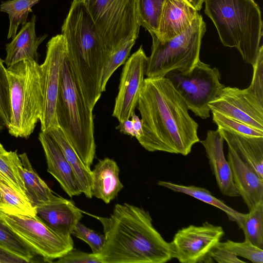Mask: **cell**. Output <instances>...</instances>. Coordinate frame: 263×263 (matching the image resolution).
Listing matches in <instances>:
<instances>
[{"mask_svg":"<svg viewBox=\"0 0 263 263\" xmlns=\"http://www.w3.org/2000/svg\"><path fill=\"white\" fill-rule=\"evenodd\" d=\"M61 32L74 81L93 110L102 93V75L111 53L97 29L85 0H73Z\"/></svg>","mask_w":263,"mask_h":263,"instance_id":"obj_3","label":"cell"},{"mask_svg":"<svg viewBox=\"0 0 263 263\" xmlns=\"http://www.w3.org/2000/svg\"><path fill=\"white\" fill-rule=\"evenodd\" d=\"M224 141L217 129L208 130L205 139L200 142L205 149L211 169L221 193L231 197L240 196L234 182L231 167L224 156Z\"/></svg>","mask_w":263,"mask_h":263,"instance_id":"obj_15","label":"cell"},{"mask_svg":"<svg viewBox=\"0 0 263 263\" xmlns=\"http://www.w3.org/2000/svg\"><path fill=\"white\" fill-rule=\"evenodd\" d=\"M92 110L85 101L74 81L66 56L61 68L57 103L58 123L59 127L89 169L96 148Z\"/></svg>","mask_w":263,"mask_h":263,"instance_id":"obj_5","label":"cell"},{"mask_svg":"<svg viewBox=\"0 0 263 263\" xmlns=\"http://www.w3.org/2000/svg\"><path fill=\"white\" fill-rule=\"evenodd\" d=\"M205 14L213 22L225 47L235 48L253 65L262 36L259 6L254 0H204Z\"/></svg>","mask_w":263,"mask_h":263,"instance_id":"obj_4","label":"cell"},{"mask_svg":"<svg viewBox=\"0 0 263 263\" xmlns=\"http://www.w3.org/2000/svg\"><path fill=\"white\" fill-rule=\"evenodd\" d=\"M135 42L134 40L129 41L110 54L102 75L101 89L102 92L105 91L107 82L113 73L124 64Z\"/></svg>","mask_w":263,"mask_h":263,"instance_id":"obj_32","label":"cell"},{"mask_svg":"<svg viewBox=\"0 0 263 263\" xmlns=\"http://www.w3.org/2000/svg\"><path fill=\"white\" fill-rule=\"evenodd\" d=\"M137 105L143 129L137 140L146 150L186 156L200 141L198 123L165 77L144 79Z\"/></svg>","mask_w":263,"mask_h":263,"instance_id":"obj_1","label":"cell"},{"mask_svg":"<svg viewBox=\"0 0 263 263\" xmlns=\"http://www.w3.org/2000/svg\"><path fill=\"white\" fill-rule=\"evenodd\" d=\"M131 120L133 123V126L135 133V138L138 140L143 135L142 121L137 116L135 111L133 112L130 116Z\"/></svg>","mask_w":263,"mask_h":263,"instance_id":"obj_40","label":"cell"},{"mask_svg":"<svg viewBox=\"0 0 263 263\" xmlns=\"http://www.w3.org/2000/svg\"><path fill=\"white\" fill-rule=\"evenodd\" d=\"M147 60L148 57L141 45L124 64L112 112V116L117 118L119 123L130 118L137 106L146 73Z\"/></svg>","mask_w":263,"mask_h":263,"instance_id":"obj_14","label":"cell"},{"mask_svg":"<svg viewBox=\"0 0 263 263\" xmlns=\"http://www.w3.org/2000/svg\"><path fill=\"white\" fill-rule=\"evenodd\" d=\"M228 147L263 180V137H248L218 127Z\"/></svg>","mask_w":263,"mask_h":263,"instance_id":"obj_22","label":"cell"},{"mask_svg":"<svg viewBox=\"0 0 263 263\" xmlns=\"http://www.w3.org/2000/svg\"><path fill=\"white\" fill-rule=\"evenodd\" d=\"M210 257L219 263L246 262L240 259L233 252L217 245L210 252Z\"/></svg>","mask_w":263,"mask_h":263,"instance_id":"obj_38","label":"cell"},{"mask_svg":"<svg viewBox=\"0 0 263 263\" xmlns=\"http://www.w3.org/2000/svg\"><path fill=\"white\" fill-rule=\"evenodd\" d=\"M91 216L103 229L104 245L96 254L101 263H164L172 259L170 243L143 208L118 203L109 217Z\"/></svg>","mask_w":263,"mask_h":263,"instance_id":"obj_2","label":"cell"},{"mask_svg":"<svg viewBox=\"0 0 263 263\" xmlns=\"http://www.w3.org/2000/svg\"><path fill=\"white\" fill-rule=\"evenodd\" d=\"M18 157L17 151H7L4 154H0V174L17 191L26 197L24 184L16 165V161Z\"/></svg>","mask_w":263,"mask_h":263,"instance_id":"obj_31","label":"cell"},{"mask_svg":"<svg viewBox=\"0 0 263 263\" xmlns=\"http://www.w3.org/2000/svg\"><path fill=\"white\" fill-rule=\"evenodd\" d=\"M71 235L87 243L94 254L99 253L104 242V235L87 228L80 221L73 229Z\"/></svg>","mask_w":263,"mask_h":263,"instance_id":"obj_36","label":"cell"},{"mask_svg":"<svg viewBox=\"0 0 263 263\" xmlns=\"http://www.w3.org/2000/svg\"><path fill=\"white\" fill-rule=\"evenodd\" d=\"M7 152L3 145L0 142V154H4Z\"/></svg>","mask_w":263,"mask_h":263,"instance_id":"obj_43","label":"cell"},{"mask_svg":"<svg viewBox=\"0 0 263 263\" xmlns=\"http://www.w3.org/2000/svg\"><path fill=\"white\" fill-rule=\"evenodd\" d=\"M4 125V124L3 123V122L2 121H0V132L3 129Z\"/></svg>","mask_w":263,"mask_h":263,"instance_id":"obj_44","label":"cell"},{"mask_svg":"<svg viewBox=\"0 0 263 263\" xmlns=\"http://www.w3.org/2000/svg\"><path fill=\"white\" fill-rule=\"evenodd\" d=\"M46 47L45 60L40 65L43 106L40 121L41 132L47 133L59 127L57 103L61 68L66 56L67 48L65 39L61 34L53 36Z\"/></svg>","mask_w":263,"mask_h":263,"instance_id":"obj_12","label":"cell"},{"mask_svg":"<svg viewBox=\"0 0 263 263\" xmlns=\"http://www.w3.org/2000/svg\"><path fill=\"white\" fill-rule=\"evenodd\" d=\"M227 157L236 187L250 211L263 201V180L229 147Z\"/></svg>","mask_w":263,"mask_h":263,"instance_id":"obj_18","label":"cell"},{"mask_svg":"<svg viewBox=\"0 0 263 263\" xmlns=\"http://www.w3.org/2000/svg\"><path fill=\"white\" fill-rule=\"evenodd\" d=\"M47 134L57 142L70 165L79 183L80 190L87 198H91V171L86 167L63 132L59 127Z\"/></svg>","mask_w":263,"mask_h":263,"instance_id":"obj_24","label":"cell"},{"mask_svg":"<svg viewBox=\"0 0 263 263\" xmlns=\"http://www.w3.org/2000/svg\"><path fill=\"white\" fill-rule=\"evenodd\" d=\"M165 0H137L139 24L149 33L158 34Z\"/></svg>","mask_w":263,"mask_h":263,"instance_id":"obj_29","label":"cell"},{"mask_svg":"<svg viewBox=\"0 0 263 263\" xmlns=\"http://www.w3.org/2000/svg\"><path fill=\"white\" fill-rule=\"evenodd\" d=\"M59 263H101L96 254L72 249L55 261Z\"/></svg>","mask_w":263,"mask_h":263,"instance_id":"obj_37","label":"cell"},{"mask_svg":"<svg viewBox=\"0 0 263 263\" xmlns=\"http://www.w3.org/2000/svg\"><path fill=\"white\" fill-rule=\"evenodd\" d=\"M0 247L25 259L33 260L35 252L0 217Z\"/></svg>","mask_w":263,"mask_h":263,"instance_id":"obj_30","label":"cell"},{"mask_svg":"<svg viewBox=\"0 0 263 263\" xmlns=\"http://www.w3.org/2000/svg\"><path fill=\"white\" fill-rule=\"evenodd\" d=\"M218 246L227 249L237 256L243 257L253 263L263 262V249H260L250 241L235 242L230 240L223 242H219Z\"/></svg>","mask_w":263,"mask_h":263,"instance_id":"obj_34","label":"cell"},{"mask_svg":"<svg viewBox=\"0 0 263 263\" xmlns=\"http://www.w3.org/2000/svg\"><path fill=\"white\" fill-rule=\"evenodd\" d=\"M224 234L221 226L208 222L179 230L170 243L172 258L182 263L213 262L212 250Z\"/></svg>","mask_w":263,"mask_h":263,"instance_id":"obj_13","label":"cell"},{"mask_svg":"<svg viewBox=\"0 0 263 263\" xmlns=\"http://www.w3.org/2000/svg\"><path fill=\"white\" fill-rule=\"evenodd\" d=\"M253 66L249 86L241 89L224 87L210 102L212 112H217L263 130V46Z\"/></svg>","mask_w":263,"mask_h":263,"instance_id":"obj_8","label":"cell"},{"mask_svg":"<svg viewBox=\"0 0 263 263\" xmlns=\"http://www.w3.org/2000/svg\"><path fill=\"white\" fill-rule=\"evenodd\" d=\"M36 17L33 15L19 32L6 45V57L4 60L7 68L24 60L37 62V49L47 34L37 36L35 31Z\"/></svg>","mask_w":263,"mask_h":263,"instance_id":"obj_20","label":"cell"},{"mask_svg":"<svg viewBox=\"0 0 263 263\" xmlns=\"http://www.w3.org/2000/svg\"><path fill=\"white\" fill-rule=\"evenodd\" d=\"M184 100L189 110L205 119L210 117L209 103L225 87L221 83L219 70L200 60L190 72L173 70L165 76Z\"/></svg>","mask_w":263,"mask_h":263,"instance_id":"obj_10","label":"cell"},{"mask_svg":"<svg viewBox=\"0 0 263 263\" xmlns=\"http://www.w3.org/2000/svg\"><path fill=\"white\" fill-rule=\"evenodd\" d=\"M28 262L25 259L0 247V263Z\"/></svg>","mask_w":263,"mask_h":263,"instance_id":"obj_39","label":"cell"},{"mask_svg":"<svg viewBox=\"0 0 263 263\" xmlns=\"http://www.w3.org/2000/svg\"><path fill=\"white\" fill-rule=\"evenodd\" d=\"M39 140L45 153L47 172L56 179L69 197L81 194L74 172L57 142L43 132L40 133Z\"/></svg>","mask_w":263,"mask_h":263,"instance_id":"obj_17","label":"cell"},{"mask_svg":"<svg viewBox=\"0 0 263 263\" xmlns=\"http://www.w3.org/2000/svg\"><path fill=\"white\" fill-rule=\"evenodd\" d=\"M186 0H165L157 37L170 40L183 32L199 14Z\"/></svg>","mask_w":263,"mask_h":263,"instance_id":"obj_19","label":"cell"},{"mask_svg":"<svg viewBox=\"0 0 263 263\" xmlns=\"http://www.w3.org/2000/svg\"><path fill=\"white\" fill-rule=\"evenodd\" d=\"M0 58V119L7 127L11 116L10 86L7 68Z\"/></svg>","mask_w":263,"mask_h":263,"instance_id":"obj_35","label":"cell"},{"mask_svg":"<svg viewBox=\"0 0 263 263\" xmlns=\"http://www.w3.org/2000/svg\"><path fill=\"white\" fill-rule=\"evenodd\" d=\"M238 226L244 233L245 240L263 249V201L248 213H243Z\"/></svg>","mask_w":263,"mask_h":263,"instance_id":"obj_28","label":"cell"},{"mask_svg":"<svg viewBox=\"0 0 263 263\" xmlns=\"http://www.w3.org/2000/svg\"><path fill=\"white\" fill-rule=\"evenodd\" d=\"M197 11H199L202 7L204 0H186Z\"/></svg>","mask_w":263,"mask_h":263,"instance_id":"obj_42","label":"cell"},{"mask_svg":"<svg viewBox=\"0 0 263 263\" xmlns=\"http://www.w3.org/2000/svg\"><path fill=\"white\" fill-rule=\"evenodd\" d=\"M10 86V135L28 138L41 118L43 97L41 68L37 62L20 61L7 68Z\"/></svg>","mask_w":263,"mask_h":263,"instance_id":"obj_6","label":"cell"},{"mask_svg":"<svg viewBox=\"0 0 263 263\" xmlns=\"http://www.w3.org/2000/svg\"><path fill=\"white\" fill-rule=\"evenodd\" d=\"M18 156L16 165L24 184L27 199L35 208L49 202L55 195L34 171L26 153Z\"/></svg>","mask_w":263,"mask_h":263,"instance_id":"obj_23","label":"cell"},{"mask_svg":"<svg viewBox=\"0 0 263 263\" xmlns=\"http://www.w3.org/2000/svg\"><path fill=\"white\" fill-rule=\"evenodd\" d=\"M36 216L54 231L66 237L83 217L82 211L73 202L55 195L48 203L35 207Z\"/></svg>","mask_w":263,"mask_h":263,"instance_id":"obj_16","label":"cell"},{"mask_svg":"<svg viewBox=\"0 0 263 263\" xmlns=\"http://www.w3.org/2000/svg\"><path fill=\"white\" fill-rule=\"evenodd\" d=\"M0 212L8 215L36 216L35 208L1 174Z\"/></svg>","mask_w":263,"mask_h":263,"instance_id":"obj_25","label":"cell"},{"mask_svg":"<svg viewBox=\"0 0 263 263\" xmlns=\"http://www.w3.org/2000/svg\"><path fill=\"white\" fill-rule=\"evenodd\" d=\"M119 173L120 168L113 159L107 157L100 160L91 171L92 196L109 203L123 187Z\"/></svg>","mask_w":263,"mask_h":263,"instance_id":"obj_21","label":"cell"},{"mask_svg":"<svg viewBox=\"0 0 263 263\" xmlns=\"http://www.w3.org/2000/svg\"><path fill=\"white\" fill-rule=\"evenodd\" d=\"M40 0H9L2 2L0 11L8 14L9 28L7 38L13 39L16 35L20 25L27 23L29 13L32 12V7Z\"/></svg>","mask_w":263,"mask_h":263,"instance_id":"obj_27","label":"cell"},{"mask_svg":"<svg viewBox=\"0 0 263 263\" xmlns=\"http://www.w3.org/2000/svg\"><path fill=\"white\" fill-rule=\"evenodd\" d=\"M157 184L159 186L165 187L174 192L186 194L219 209L226 213L230 220L236 222L237 224L242 217L243 213L228 206L222 201L213 196L206 189L193 185L187 186L161 180L158 181Z\"/></svg>","mask_w":263,"mask_h":263,"instance_id":"obj_26","label":"cell"},{"mask_svg":"<svg viewBox=\"0 0 263 263\" xmlns=\"http://www.w3.org/2000/svg\"><path fill=\"white\" fill-rule=\"evenodd\" d=\"M116 128L124 134L130 135L132 137H135V133L133 128L132 121L129 119L120 122L119 125Z\"/></svg>","mask_w":263,"mask_h":263,"instance_id":"obj_41","label":"cell"},{"mask_svg":"<svg viewBox=\"0 0 263 263\" xmlns=\"http://www.w3.org/2000/svg\"><path fill=\"white\" fill-rule=\"evenodd\" d=\"M87 9L111 54L129 41L136 40L140 26L137 0H85Z\"/></svg>","mask_w":263,"mask_h":263,"instance_id":"obj_9","label":"cell"},{"mask_svg":"<svg viewBox=\"0 0 263 263\" xmlns=\"http://www.w3.org/2000/svg\"><path fill=\"white\" fill-rule=\"evenodd\" d=\"M212 113L213 121L219 128L245 136L263 137V130L221 114L215 112Z\"/></svg>","mask_w":263,"mask_h":263,"instance_id":"obj_33","label":"cell"},{"mask_svg":"<svg viewBox=\"0 0 263 263\" xmlns=\"http://www.w3.org/2000/svg\"><path fill=\"white\" fill-rule=\"evenodd\" d=\"M0 217L44 261L52 262L73 248L71 237L54 231L36 216L8 215L0 212Z\"/></svg>","mask_w":263,"mask_h":263,"instance_id":"obj_11","label":"cell"},{"mask_svg":"<svg viewBox=\"0 0 263 263\" xmlns=\"http://www.w3.org/2000/svg\"><path fill=\"white\" fill-rule=\"evenodd\" d=\"M206 24L199 14L181 33L166 41H161L151 33L152 52L148 57L145 75L147 78L164 77L177 70L190 72L200 60L202 37Z\"/></svg>","mask_w":263,"mask_h":263,"instance_id":"obj_7","label":"cell"}]
</instances>
